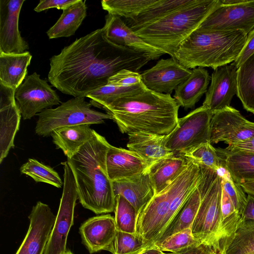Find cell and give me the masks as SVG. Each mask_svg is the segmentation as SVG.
Here are the masks:
<instances>
[{
	"instance_id": "cell-1",
	"label": "cell",
	"mask_w": 254,
	"mask_h": 254,
	"mask_svg": "<svg viewBox=\"0 0 254 254\" xmlns=\"http://www.w3.org/2000/svg\"><path fill=\"white\" fill-rule=\"evenodd\" d=\"M152 60L147 55L116 45L98 29L77 39L50 60L49 82L63 93L86 97L107 84L123 69L137 72Z\"/></svg>"
},
{
	"instance_id": "cell-2",
	"label": "cell",
	"mask_w": 254,
	"mask_h": 254,
	"mask_svg": "<svg viewBox=\"0 0 254 254\" xmlns=\"http://www.w3.org/2000/svg\"><path fill=\"white\" fill-rule=\"evenodd\" d=\"M180 106L170 94L146 88L119 98L103 110L110 114L120 131L168 135L178 122Z\"/></svg>"
},
{
	"instance_id": "cell-3",
	"label": "cell",
	"mask_w": 254,
	"mask_h": 254,
	"mask_svg": "<svg viewBox=\"0 0 254 254\" xmlns=\"http://www.w3.org/2000/svg\"><path fill=\"white\" fill-rule=\"evenodd\" d=\"M110 146L94 130L92 138L67 159L75 180L78 199L83 207L97 214L115 210V196L106 168Z\"/></svg>"
},
{
	"instance_id": "cell-4",
	"label": "cell",
	"mask_w": 254,
	"mask_h": 254,
	"mask_svg": "<svg viewBox=\"0 0 254 254\" xmlns=\"http://www.w3.org/2000/svg\"><path fill=\"white\" fill-rule=\"evenodd\" d=\"M189 160L187 169L154 195L138 215L136 234L142 239L145 250L159 237L200 182L201 168Z\"/></svg>"
},
{
	"instance_id": "cell-5",
	"label": "cell",
	"mask_w": 254,
	"mask_h": 254,
	"mask_svg": "<svg viewBox=\"0 0 254 254\" xmlns=\"http://www.w3.org/2000/svg\"><path fill=\"white\" fill-rule=\"evenodd\" d=\"M247 36L242 30L198 28L181 44L172 58L189 69L210 67L215 69L237 60Z\"/></svg>"
},
{
	"instance_id": "cell-6",
	"label": "cell",
	"mask_w": 254,
	"mask_h": 254,
	"mask_svg": "<svg viewBox=\"0 0 254 254\" xmlns=\"http://www.w3.org/2000/svg\"><path fill=\"white\" fill-rule=\"evenodd\" d=\"M220 5L219 0H193L133 31L145 42L172 58L181 44Z\"/></svg>"
},
{
	"instance_id": "cell-7",
	"label": "cell",
	"mask_w": 254,
	"mask_h": 254,
	"mask_svg": "<svg viewBox=\"0 0 254 254\" xmlns=\"http://www.w3.org/2000/svg\"><path fill=\"white\" fill-rule=\"evenodd\" d=\"M200 168L202 177L198 187L201 201L191 230L197 240L213 247L219 254L218 234L222 194L221 178L216 171L211 169Z\"/></svg>"
},
{
	"instance_id": "cell-8",
	"label": "cell",
	"mask_w": 254,
	"mask_h": 254,
	"mask_svg": "<svg viewBox=\"0 0 254 254\" xmlns=\"http://www.w3.org/2000/svg\"><path fill=\"white\" fill-rule=\"evenodd\" d=\"M92 104L84 97H74L56 108H48L38 114L35 133L43 137L51 136L52 131L62 127L79 124H99L106 119L113 120L109 113L91 108Z\"/></svg>"
},
{
	"instance_id": "cell-9",
	"label": "cell",
	"mask_w": 254,
	"mask_h": 254,
	"mask_svg": "<svg viewBox=\"0 0 254 254\" xmlns=\"http://www.w3.org/2000/svg\"><path fill=\"white\" fill-rule=\"evenodd\" d=\"M213 115L209 109L202 105L179 118L176 127L166 135V147L180 154L201 143L210 142Z\"/></svg>"
},
{
	"instance_id": "cell-10",
	"label": "cell",
	"mask_w": 254,
	"mask_h": 254,
	"mask_svg": "<svg viewBox=\"0 0 254 254\" xmlns=\"http://www.w3.org/2000/svg\"><path fill=\"white\" fill-rule=\"evenodd\" d=\"M64 166V187L60 206L44 254H64L69 231L73 224L78 193L72 171L66 161Z\"/></svg>"
},
{
	"instance_id": "cell-11",
	"label": "cell",
	"mask_w": 254,
	"mask_h": 254,
	"mask_svg": "<svg viewBox=\"0 0 254 254\" xmlns=\"http://www.w3.org/2000/svg\"><path fill=\"white\" fill-rule=\"evenodd\" d=\"M15 98L23 120L61 103L56 91L36 72L26 76L15 90Z\"/></svg>"
},
{
	"instance_id": "cell-12",
	"label": "cell",
	"mask_w": 254,
	"mask_h": 254,
	"mask_svg": "<svg viewBox=\"0 0 254 254\" xmlns=\"http://www.w3.org/2000/svg\"><path fill=\"white\" fill-rule=\"evenodd\" d=\"M254 137V123L245 119L231 106L215 112L210 123L211 143L227 144Z\"/></svg>"
},
{
	"instance_id": "cell-13",
	"label": "cell",
	"mask_w": 254,
	"mask_h": 254,
	"mask_svg": "<svg viewBox=\"0 0 254 254\" xmlns=\"http://www.w3.org/2000/svg\"><path fill=\"white\" fill-rule=\"evenodd\" d=\"M201 29L242 30L248 34L254 29V0L232 5H220L202 23Z\"/></svg>"
},
{
	"instance_id": "cell-14",
	"label": "cell",
	"mask_w": 254,
	"mask_h": 254,
	"mask_svg": "<svg viewBox=\"0 0 254 254\" xmlns=\"http://www.w3.org/2000/svg\"><path fill=\"white\" fill-rule=\"evenodd\" d=\"M28 218V230L15 254H44L56 216L47 204L39 201Z\"/></svg>"
},
{
	"instance_id": "cell-15",
	"label": "cell",
	"mask_w": 254,
	"mask_h": 254,
	"mask_svg": "<svg viewBox=\"0 0 254 254\" xmlns=\"http://www.w3.org/2000/svg\"><path fill=\"white\" fill-rule=\"evenodd\" d=\"M192 73V69L180 64L173 58L161 59L151 68L141 74L145 87L154 92L171 94Z\"/></svg>"
},
{
	"instance_id": "cell-16",
	"label": "cell",
	"mask_w": 254,
	"mask_h": 254,
	"mask_svg": "<svg viewBox=\"0 0 254 254\" xmlns=\"http://www.w3.org/2000/svg\"><path fill=\"white\" fill-rule=\"evenodd\" d=\"M237 69L234 63L214 69L202 105L213 114L230 107L233 96L237 95Z\"/></svg>"
},
{
	"instance_id": "cell-17",
	"label": "cell",
	"mask_w": 254,
	"mask_h": 254,
	"mask_svg": "<svg viewBox=\"0 0 254 254\" xmlns=\"http://www.w3.org/2000/svg\"><path fill=\"white\" fill-rule=\"evenodd\" d=\"M25 0H0V53L21 54L29 49L18 27L19 14Z\"/></svg>"
},
{
	"instance_id": "cell-18",
	"label": "cell",
	"mask_w": 254,
	"mask_h": 254,
	"mask_svg": "<svg viewBox=\"0 0 254 254\" xmlns=\"http://www.w3.org/2000/svg\"><path fill=\"white\" fill-rule=\"evenodd\" d=\"M15 90L0 83V163L14 147L21 114L15 98Z\"/></svg>"
},
{
	"instance_id": "cell-19",
	"label": "cell",
	"mask_w": 254,
	"mask_h": 254,
	"mask_svg": "<svg viewBox=\"0 0 254 254\" xmlns=\"http://www.w3.org/2000/svg\"><path fill=\"white\" fill-rule=\"evenodd\" d=\"M102 29L104 36L110 42L143 53L152 60L165 54L143 40L119 16L108 13Z\"/></svg>"
},
{
	"instance_id": "cell-20",
	"label": "cell",
	"mask_w": 254,
	"mask_h": 254,
	"mask_svg": "<svg viewBox=\"0 0 254 254\" xmlns=\"http://www.w3.org/2000/svg\"><path fill=\"white\" fill-rule=\"evenodd\" d=\"M116 231L115 218L110 214L90 218L79 228L82 243L90 254L107 251Z\"/></svg>"
},
{
	"instance_id": "cell-21",
	"label": "cell",
	"mask_w": 254,
	"mask_h": 254,
	"mask_svg": "<svg viewBox=\"0 0 254 254\" xmlns=\"http://www.w3.org/2000/svg\"><path fill=\"white\" fill-rule=\"evenodd\" d=\"M151 165L134 151L112 145L106 155L107 173L112 182L145 172Z\"/></svg>"
},
{
	"instance_id": "cell-22",
	"label": "cell",
	"mask_w": 254,
	"mask_h": 254,
	"mask_svg": "<svg viewBox=\"0 0 254 254\" xmlns=\"http://www.w3.org/2000/svg\"><path fill=\"white\" fill-rule=\"evenodd\" d=\"M112 186L115 196H123L133 206L138 214L155 195L148 170L134 176L112 182Z\"/></svg>"
},
{
	"instance_id": "cell-23",
	"label": "cell",
	"mask_w": 254,
	"mask_h": 254,
	"mask_svg": "<svg viewBox=\"0 0 254 254\" xmlns=\"http://www.w3.org/2000/svg\"><path fill=\"white\" fill-rule=\"evenodd\" d=\"M127 147L150 164L175 155L176 153L165 145L166 135L144 132L127 133Z\"/></svg>"
},
{
	"instance_id": "cell-24",
	"label": "cell",
	"mask_w": 254,
	"mask_h": 254,
	"mask_svg": "<svg viewBox=\"0 0 254 254\" xmlns=\"http://www.w3.org/2000/svg\"><path fill=\"white\" fill-rule=\"evenodd\" d=\"M189 165V160L178 153L152 164L148 173L155 195L175 180L187 169Z\"/></svg>"
},
{
	"instance_id": "cell-25",
	"label": "cell",
	"mask_w": 254,
	"mask_h": 254,
	"mask_svg": "<svg viewBox=\"0 0 254 254\" xmlns=\"http://www.w3.org/2000/svg\"><path fill=\"white\" fill-rule=\"evenodd\" d=\"M221 165L239 184L254 181V153L217 148Z\"/></svg>"
},
{
	"instance_id": "cell-26",
	"label": "cell",
	"mask_w": 254,
	"mask_h": 254,
	"mask_svg": "<svg viewBox=\"0 0 254 254\" xmlns=\"http://www.w3.org/2000/svg\"><path fill=\"white\" fill-rule=\"evenodd\" d=\"M210 80L206 69L200 67L193 68L189 78L175 90L173 98L180 106L186 110L193 109L206 92Z\"/></svg>"
},
{
	"instance_id": "cell-27",
	"label": "cell",
	"mask_w": 254,
	"mask_h": 254,
	"mask_svg": "<svg viewBox=\"0 0 254 254\" xmlns=\"http://www.w3.org/2000/svg\"><path fill=\"white\" fill-rule=\"evenodd\" d=\"M91 125L85 124L59 127L51 134L53 143L67 158H70L92 138L94 130Z\"/></svg>"
},
{
	"instance_id": "cell-28",
	"label": "cell",
	"mask_w": 254,
	"mask_h": 254,
	"mask_svg": "<svg viewBox=\"0 0 254 254\" xmlns=\"http://www.w3.org/2000/svg\"><path fill=\"white\" fill-rule=\"evenodd\" d=\"M32 58L28 51L18 54L0 53V83L16 90L26 77Z\"/></svg>"
},
{
	"instance_id": "cell-29",
	"label": "cell",
	"mask_w": 254,
	"mask_h": 254,
	"mask_svg": "<svg viewBox=\"0 0 254 254\" xmlns=\"http://www.w3.org/2000/svg\"><path fill=\"white\" fill-rule=\"evenodd\" d=\"M200 201V193L197 186L149 248L160 244L165 239L174 234L191 228L197 213Z\"/></svg>"
},
{
	"instance_id": "cell-30",
	"label": "cell",
	"mask_w": 254,
	"mask_h": 254,
	"mask_svg": "<svg viewBox=\"0 0 254 254\" xmlns=\"http://www.w3.org/2000/svg\"><path fill=\"white\" fill-rule=\"evenodd\" d=\"M63 11L58 21L47 32L49 39L74 35L87 15L85 1L77 0Z\"/></svg>"
},
{
	"instance_id": "cell-31",
	"label": "cell",
	"mask_w": 254,
	"mask_h": 254,
	"mask_svg": "<svg viewBox=\"0 0 254 254\" xmlns=\"http://www.w3.org/2000/svg\"><path fill=\"white\" fill-rule=\"evenodd\" d=\"M254 253V221H240L235 232L220 246L219 254Z\"/></svg>"
},
{
	"instance_id": "cell-32",
	"label": "cell",
	"mask_w": 254,
	"mask_h": 254,
	"mask_svg": "<svg viewBox=\"0 0 254 254\" xmlns=\"http://www.w3.org/2000/svg\"><path fill=\"white\" fill-rule=\"evenodd\" d=\"M193 0H157L138 16L129 20L128 26L135 31L155 22L174 11L191 2Z\"/></svg>"
},
{
	"instance_id": "cell-33",
	"label": "cell",
	"mask_w": 254,
	"mask_h": 254,
	"mask_svg": "<svg viewBox=\"0 0 254 254\" xmlns=\"http://www.w3.org/2000/svg\"><path fill=\"white\" fill-rule=\"evenodd\" d=\"M237 95L245 109L254 114V53L237 69Z\"/></svg>"
},
{
	"instance_id": "cell-34",
	"label": "cell",
	"mask_w": 254,
	"mask_h": 254,
	"mask_svg": "<svg viewBox=\"0 0 254 254\" xmlns=\"http://www.w3.org/2000/svg\"><path fill=\"white\" fill-rule=\"evenodd\" d=\"M147 88L142 83L129 86L119 87L106 84L87 94L92 106L104 109L107 106L123 97L140 92Z\"/></svg>"
},
{
	"instance_id": "cell-35",
	"label": "cell",
	"mask_w": 254,
	"mask_h": 254,
	"mask_svg": "<svg viewBox=\"0 0 254 254\" xmlns=\"http://www.w3.org/2000/svg\"><path fill=\"white\" fill-rule=\"evenodd\" d=\"M242 216L227 193L222 188L221 217L218 234L219 247L236 231Z\"/></svg>"
},
{
	"instance_id": "cell-36",
	"label": "cell",
	"mask_w": 254,
	"mask_h": 254,
	"mask_svg": "<svg viewBox=\"0 0 254 254\" xmlns=\"http://www.w3.org/2000/svg\"><path fill=\"white\" fill-rule=\"evenodd\" d=\"M157 0H103L101 5L108 13L132 20Z\"/></svg>"
},
{
	"instance_id": "cell-37",
	"label": "cell",
	"mask_w": 254,
	"mask_h": 254,
	"mask_svg": "<svg viewBox=\"0 0 254 254\" xmlns=\"http://www.w3.org/2000/svg\"><path fill=\"white\" fill-rule=\"evenodd\" d=\"M115 220L117 230L136 233L138 213L133 206L121 195L115 197Z\"/></svg>"
},
{
	"instance_id": "cell-38",
	"label": "cell",
	"mask_w": 254,
	"mask_h": 254,
	"mask_svg": "<svg viewBox=\"0 0 254 254\" xmlns=\"http://www.w3.org/2000/svg\"><path fill=\"white\" fill-rule=\"evenodd\" d=\"M22 174L31 177L36 182H43L61 188L64 185L59 174L51 167L29 158L20 168Z\"/></svg>"
},
{
	"instance_id": "cell-39",
	"label": "cell",
	"mask_w": 254,
	"mask_h": 254,
	"mask_svg": "<svg viewBox=\"0 0 254 254\" xmlns=\"http://www.w3.org/2000/svg\"><path fill=\"white\" fill-rule=\"evenodd\" d=\"M180 154L201 168H208L216 171L221 166L216 148L210 142L201 143Z\"/></svg>"
},
{
	"instance_id": "cell-40",
	"label": "cell",
	"mask_w": 254,
	"mask_h": 254,
	"mask_svg": "<svg viewBox=\"0 0 254 254\" xmlns=\"http://www.w3.org/2000/svg\"><path fill=\"white\" fill-rule=\"evenodd\" d=\"M200 243L192 235L191 228H189L170 236L160 244L151 248L173 254H180Z\"/></svg>"
},
{
	"instance_id": "cell-41",
	"label": "cell",
	"mask_w": 254,
	"mask_h": 254,
	"mask_svg": "<svg viewBox=\"0 0 254 254\" xmlns=\"http://www.w3.org/2000/svg\"><path fill=\"white\" fill-rule=\"evenodd\" d=\"M144 250V243L136 234L117 230L114 240L107 251L112 254H139Z\"/></svg>"
},
{
	"instance_id": "cell-42",
	"label": "cell",
	"mask_w": 254,
	"mask_h": 254,
	"mask_svg": "<svg viewBox=\"0 0 254 254\" xmlns=\"http://www.w3.org/2000/svg\"><path fill=\"white\" fill-rule=\"evenodd\" d=\"M216 172L221 178L222 188L230 197L236 209L242 216L247 202V196L245 191L222 165Z\"/></svg>"
},
{
	"instance_id": "cell-43",
	"label": "cell",
	"mask_w": 254,
	"mask_h": 254,
	"mask_svg": "<svg viewBox=\"0 0 254 254\" xmlns=\"http://www.w3.org/2000/svg\"><path fill=\"white\" fill-rule=\"evenodd\" d=\"M141 82V74L127 69H123L111 76L107 84L123 87L135 85Z\"/></svg>"
},
{
	"instance_id": "cell-44",
	"label": "cell",
	"mask_w": 254,
	"mask_h": 254,
	"mask_svg": "<svg viewBox=\"0 0 254 254\" xmlns=\"http://www.w3.org/2000/svg\"><path fill=\"white\" fill-rule=\"evenodd\" d=\"M77 0H41L38 5L34 8L36 12L56 8L64 10L77 1Z\"/></svg>"
},
{
	"instance_id": "cell-45",
	"label": "cell",
	"mask_w": 254,
	"mask_h": 254,
	"mask_svg": "<svg viewBox=\"0 0 254 254\" xmlns=\"http://www.w3.org/2000/svg\"><path fill=\"white\" fill-rule=\"evenodd\" d=\"M254 53V29L248 34L245 44L239 56L233 62L238 67L252 54Z\"/></svg>"
},
{
	"instance_id": "cell-46",
	"label": "cell",
	"mask_w": 254,
	"mask_h": 254,
	"mask_svg": "<svg viewBox=\"0 0 254 254\" xmlns=\"http://www.w3.org/2000/svg\"><path fill=\"white\" fill-rule=\"evenodd\" d=\"M226 148L230 150H239L254 153V137L244 141L230 143Z\"/></svg>"
},
{
	"instance_id": "cell-47",
	"label": "cell",
	"mask_w": 254,
	"mask_h": 254,
	"mask_svg": "<svg viewBox=\"0 0 254 254\" xmlns=\"http://www.w3.org/2000/svg\"><path fill=\"white\" fill-rule=\"evenodd\" d=\"M254 221V196L248 194L241 221Z\"/></svg>"
},
{
	"instance_id": "cell-48",
	"label": "cell",
	"mask_w": 254,
	"mask_h": 254,
	"mask_svg": "<svg viewBox=\"0 0 254 254\" xmlns=\"http://www.w3.org/2000/svg\"><path fill=\"white\" fill-rule=\"evenodd\" d=\"M180 254H219L213 247L200 243L190 250Z\"/></svg>"
},
{
	"instance_id": "cell-49",
	"label": "cell",
	"mask_w": 254,
	"mask_h": 254,
	"mask_svg": "<svg viewBox=\"0 0 254 254\" xmlns=\"http://www.w3.org/2000/svg\"><path fill=\"white\" fill-rule=\"evenodd\" d=\"M240 185L245 192L254 196V181L244 183Z\"/></svg>"
},
{
	"instance_id": "cell-50",
	"label": "cell",
	"mask_w": 254,
	"mask_h": 254,
	"mask_svg": "<svg viewBox=\"0 0 254 254\" xmlns=\"http://www.w3.org/2000/svg\"><path fill=\"white\" fill-rule=\"evenodd\" d=\"M139 254H173L172 253H166L158 249L150 248L141 252Z\"/></svg>"
},
{
	"instance_id": "cell-51",
	"label": "cell",
	"mask_w": 254,
	"mask_h": 254,
	"mask_svg": "<svg viewBox=\"0 0 254 254\" xmlns=\"http://www.w3.org/2000/svg\"><path fill=\"white\" fill-rule=\"evenodd\" d=\"M246 0H219L221 5H236L244 2Z\"/></svg>"
},
{
	"instance_id": "cell-52",
	"label": "cell",
	"mask_w": 254,
	"mask_h": 254,
	"mask_svg": "<svg viewBox=\"0 0 254 254\" xmlns=\"http://www.w3.org/2000/svg\"><path fill=\"white\" fill-rule=\"evenodd\" d=\"M64 254H73L68 249H66Z\"/></svg>"
},
{
	"instance_id": "cell-53",
	"label": "cell",
	"mask_w": 254,
	"mask_h": 254,
	"mask_svg": "<svg viewBox=\"0 0 254 254\" xmlns=\"http://www.w3.org/2000/svg\"></svg>"
}]
</instances>
